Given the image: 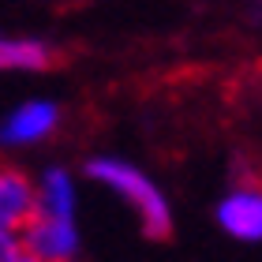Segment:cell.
<instances>
[{
    "label": "cell",
    "instance_id": "6da1fadb",
    "mask_svg": "<svg viewBox=\"0 0 262 262\" xmlns=\"http://www.w3.org/2000/svg\"><path fill=\"white\" fill-rule=\"evenodd\" d=\"M86 176L90 180L105 184L109 191H116L131 210L139 213V225L150 240H165L172 232V210H169V199L158 191V184L150 180L142 169H135L131 161L120 158H94L86 165Z\"/></svg>",
    "mask_w": 262,
    "mask_h": 262
},
{
    "label": "cell",
    "instance_id": "7a4b0ae2",
    "mask_svg": "<svg viewBox=\"0 0 262 262\" xmlns=\"http://www.w3.org/2000/svg\"><path fill=\"white\" fill-rule=\"evenodd\" d=\"M19 251H27L38 262H75V255H79L75 217L34 213V217L19 229Z\"/></svg>",
    "mask_w": 262,
    "mask_h": 262
},
{
    "label": "cell",
    "instance_id": "3957f363",
    "mask_svg": "<svg viewBox=\"0 0 262 262\" xmlns=\"http://www.w3.org/2000/svg\"><path fill=\"white\" fill-rule=\"evenodd\" d=\"M60 127V105L56 101H23L0 120L4 146H34Z\"/></svg>",
    "mask_w": 262,
    "mask_h": 262
},
{
    "label": "cell",
    "instance_id": "277c9868",
    "mask_svg": "<svg viewBox=\"0 0 262 262\" xmlns=\"http://www.w3.org/2000/svg\"><path fill=\"white\" fill-rule=\"evenodd\" d=\"M217 225L244 244H258L262 240V191L251 184L232 187L217 202Z\"/></svg>",
    "mask_w": 262,
    "mask_h": 262
},
{
    "label": "cell",
    "instance_id": "5b68a950",
    "mask_svg": "<svg viewBox=\"0 0 262 262\" xmlns=\"http://www.w3.org/2000/svg\"><path fill=\"white\" fill-rule=\"evenodd\" d=\"M34 180L15 165H0V225L23 229L34 217Z\"/></svg>",
    "mask_w": 262,
    "mask_h": 262
},
{
    "label": "cell",
    "instance_id": "8992f818",
    "mask_svg": "<svg viewBox=\"0 0 262 262\" xmlns=\"http://www.w3.org/2000/svg\"><path fill=\"white\" fill-rule=\"evenodd\" d=\"M34 213H60V217H75L79 195H75V180L71 172L53 165V169L41 172V180L34 184Z\"/></svg>",
    "mask_w": 262,
    "mask_h": 262
},
{
    "label": "cell",
    "instance_id": "52a82bcc",
    "mask_svg": "<svg viewBox=\"0 0 262 262\" xmlns=\"http://www.w3.org/2000/svg\"><path fill=\"white\" fill-rule=\"evenodd\" d=\"M53 64H56V49L49 41L0 34V71H45Z\"/></svg>",
    "mask_w": 262,
    "mask_h": 262
},
{
    "label": "cell",
    "instance_id": "ba28073f",
    "mask_svg": "<svg viewBox=\"0 0 262 262\" xmlns=\"http://www.w3.org/2000/svg\"><path fill=\"white\" fill-rule=\"evenodd\" d=\"M11 255H19V232L0 225V262H8Z\"/></svg>",
    "mask_w": 262,
    "mask_h": 262
},
{
    "label": "cell",
    "instance_id": "9c48e42d",
    "mask_svg": "<svg viewBox=\"0 0 262 262\" xmlns=\"http://www.w3.org/2000/svg\"><path fill=\"white\" fill-rule=\"evenodd\" d=\"M8 262H38V258H30V255H27V251H19V255H11V258H8Z\"/></svg>",
    "mask_w": 262,
    "mask_h": 262
}]
</instances>
